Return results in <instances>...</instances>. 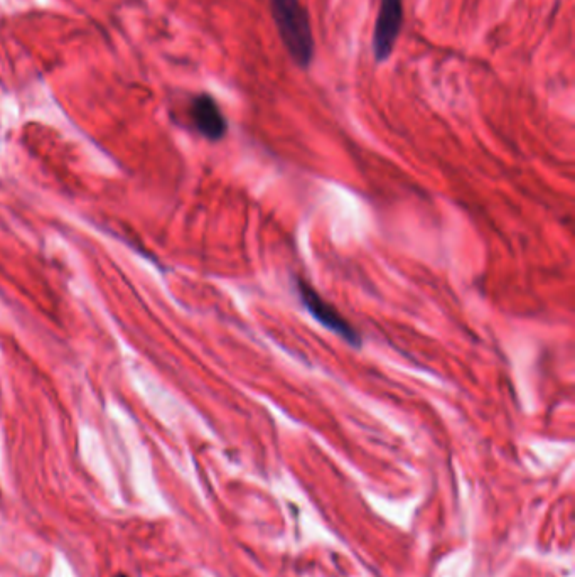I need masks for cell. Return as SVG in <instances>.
Instances as JSON below:
<instances>
[{
  "instance_id": "4",
  "label": "cell",
  "mask_w": 575,
  "mask_h": 577,
  "mask_svg": "<svg viewBox=\"0 0 575 577\" xmlns=\"http://www.w3.org/2000/svg\"><path fill=\"white\" fill-rule=\"evenodd\" d=\"M189 114L196 130L208 141H220L225 137L228 124L225 115L221 114L218 103L211 95L201 93L198 97H194Z\"/></svg>"
},
{
  "instance_id": "5",
  "label": "cell",
  "mask_w": 575,
  "mask_h": 577,
  "mask_svg": "<svg viewBox=\"0 0 575 577\" xmlns=\"http://www.w3.org/2000/svg\"><path fill=\"white\" fill-rule=\"evenodd\" d=\"M117 577H127V576H117Z\"/></svg>"
},
{
  "instance_id": "3",
  "label": "cell",
  "mask_w": 575,
  "mask_h": 577,
  "mask_svg": "<svg viewBox=\"0 0 575 577\" xmlns=\"http://www.w3.org/2000/svg\"><path fill=\"white\" fill-rule=\"evenodd\" d=\"M297 291H299L304 306L309 309V313L314 318L318 319L319 323L334 331L336 335L341 336L350 345H360L361 338L356 333V329L336 311L334 306H331L328 301H324L323 297L319 296L318 292L314 291L307 282L297 281Z\"/></svg>"
},
{
  "instance_id": "1",
  "label": "cell",
  "mask_w": 575,
  "mask_h": 577,
  "mask_svg": "<svg viewBox=\"0 0 575 577\" xmlns=\"http://www.w3.org/2000/svg\"><path fill=\"white\" fill-rule=\"evenodd\" d=\"M270 11L282 44L297 66L309 68L314 60V36L309 14L301 0H269Z\"/></svg>"
},
{
  "instance_id": "2",
  "label": "cell",
  "mask_w": 575,
  "mask_h": 577,
  "mask_svg": "<svg viewBox=\"0 0 575 577\" xmlns=\"http://www.w3.org/2000/svg\"><path fill=\"white\" fill-rule=\"evenodd\" d=\"M402 24H404V0H380V9L373 31V54L378 63H383L392 56L402 31Z\"/></svg>"
}]
</instances>
